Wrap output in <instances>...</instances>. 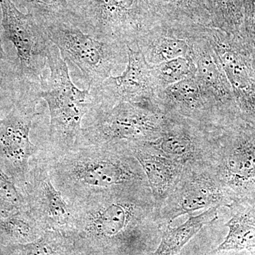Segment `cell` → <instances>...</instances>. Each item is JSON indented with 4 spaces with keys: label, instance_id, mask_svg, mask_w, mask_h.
Segmentation results:
<instances>
[{
    "label": "cell",
    "instance_id": "obj_24",
    "mask_svg": "<svg viewBox=\"0 0 255 255\" xmlns=\"http://www.w3.org/2000/svg\"><path fill=\"white\" fill-rule=\"evenodd\" d=\"M152 68L160 92L170 85L195 76L196 72L192 59L183 57L164 62Z\"/></svg>",
    "mask_w": 255,
    "mask_h": 255
},
{
    "label": "cell",
    "instance_id": "obj_6",
    "mask_svg": "<svg viewBox=\"0 0 255 255\" xmlns=\"http://www.w3.org/2000/svg\"><path fill=\"white\" fill-rule=\"evenodd\" d=\"M85 118L87 126L82 127L76 147L155 140L162 132L165 116L142 105L119 102L110 109L94 107Z\"/></svg>",
    "mask_w": 255,
    "mask_h": 255
},
{
    "label": "cell",
    "instance_id": "obj_11",
    "mask_svg": "<svg viewBox=\"0 0 255 255\" xmlns=\"http://www.w3.org/2000/svg\"><path fill=\"white\" fill-rule=\"evenodd\" d=\"M232 203L208 167L184 168L173 191L158 208L159 218L165 226L183 215L228 207Z\"/></svg>",
    "mask_w": 255,
    "mask_h": 255
},
{
    "label": "cell",
    "instance_id": "obj_9",
    "mask_svg": "<svg viewBox=\"0 0 255 255\" xmlns=\"http://www.w3.org/2000/svg\"><path fill=\"white\" fill-rule=\"evenodd\" d=\"M207 36L232 88L240 119L255 128V67L238 37L215 27Z\"/></svg>",
    "mask_w": 255,
    "mask_h": 255
},
{
    "label": "cell",
    "instance_id": "obj_29",
    "mask_svg": "<svg viewBox=\"0 0 255 255\" xmlns=\"http://www.w3.org/2000/svg\"><path fill=\"white\" fill-rule=\"evenodd\" d=\"M5 254H6V246H4L0 241V255H5Z\"/></svg>",
    "mask_w": 255,
    "mask_h": 255
},
{
    "label": "cell",
    "instance_id": "obj_14",
    "mask_svg": "<svg viewBox=\"0 0 255 255\" xmlns=\"http://www.w3.org/2000/svg\"><path fill=\"white\" fill-rule=\"evenodd\" d=\"M208 27L194 43L191 55L196 68L194 77L228 125L241 120L232 88L208 38Z\"/></svg>",
    "mask_w": 255,
    "mask_h": 255
},
{
    "label": "cell",
    "instance_id": "obj_2",
    "mask_svg": "<svg viewBox=\"0 0 255 255\" xmlns=\"http://www.w3.org/2000/svg\"><path fill=\"white\" fill-rule=\"evenodd\" d=\"M45 158L52 182L69 204L103 191L149 187L125 141L78 146L60 157Z\"/></svg>",
    "mask_w": 255,
    "mask_h": 255
},
{
    "label": "cell",
    "instance_id": "obj_10",
    "mask_svg": "<svg viewBox=\"0 0 255 255\" xmlns=\"http://www.w3.org/2000/svg\"><path fill=\"white\" fill-rule=\"evenodd\" d=\"M1 5L2 26L16 48L23 75L28 82L40 85L52 43L48 31L31 14L19 12L10 0H1Z\"/></svg>",
    "mask_w": 255,
    "mask_h": 255
},
{
    "label": "cell",
    "instance_id": "obj_21",
    "mask_svg": "<svg viewBox=\"0 0 255 255\" xmlns=\"http://www.w3.org/2000/svg\"><path fill=\"white\" fill-rule=\"evenodd\" d=\"M44 232L28 206L0 215V241L4 246L31 243L38 239Z\"/></svg>",
    "mask_w": 255,
    "mask_h": 255
},
{
    "label": "cell",
    "instance_id": "obj_25",
    "mask_svg": "<svg viewBox=\"0 0 255 255\" xmlns=\"http://www.w3.org/2000/svg\"><path fill=\"white\" fill-rule=\"evenodd\" d=\"M26 206L28 204L23 193L0 169V215Z\"/></svg>",
    "mask_w": 255,
    "mask_h": 255
},
{
    "label": "cell",
    "instance_id": "obj_18",
    "mask_svg": "<svg viewBox=\"0 0 255 255\" xmlns=\"http://www.w3.org/2000/svg\"><path fill=\"white\" fill-rule=\"evenodd\" d=\"M225 226L227 236L216 252L247 251L255 254V201L233 202Z\"/></svg>",
    "mask_w": 255,
    "mask_h": 255
},
{
    "label": "cell",
    "instance_id": "obj_3",
    "mask_svg": "<svg viewBox=\"0 0 255 255\" xmlns=\"http://www.w3.org/2000/svg\"><path fill=\"white\" fill-rule=\"evenodd\" d=\"M47 67L49 74L42 78L38 92L50 112L48 146L42 152L47 159H53L78 145L83 119L95 102L89 89L81 90L74 85L68 65L53 43L47 53Z\"/></svg>",
    "mask_w": 255,
    "mask_h": 255
},
{
    "label": "cell",
    "instance_id": "obj_23",
    "mask_svg": "<svg viewBox=\"0 0 255 255\" xmlns=\"http://www.w3.org/2000/svg\"><path fill=\"white\" fill-rule=\"evenodd\" d=\"M214 27L238 36L243 20V0H207Z\"/></svg>",
    "mask_w": 255,
    "mask_h": 255
},
{
    "label": "cell",
    "instance_id": "obj_22",
    "mask_svg": "<svg viewBox=\"0 0 255 255\" xmlns=\"http://www.w3.org/2000/svg\"><path fill=\"white\" fill-rule=\"evenodd\" d=\"M73 242L64 233L45 231L36 241L6 247L5 255H71Z\"/></svg>",
    "mask_w": 255,
    "mask_h": 255
},
{
    "label": "cell",
    "instance_id": "obj_13",
    "mask_svg": "<svg viewBox=\"0 0 255 255\" xmlns=\"http://www.w3.org/2000/svg\"><path fill=\"white\" fill-rule=\"evenodd\" d=\"M41 151L30 162L25 197L28 209L43 231L65 234L73 222L72 206L52 182L46 159Z\"/></svg>",
    "mask_w": 255,
    "mask_h": 255
},
{
    "label": "cell",
    "instance_id": "obj_26",
    "mask_svg": "<svg viewBox=\"0 0 255 255\" xmlns=\"http://www.w3.org/2000/svg\"><path fill=\"white\" fill-rule=\"evenodd\" d=\"M255 67V0H243V20L237 36Z\"/></svg>",
    "mask_w": 255,
    "mask_h": 255
},
{
    "label": "cell",
    "instance_id": "obj_12",
    "mask_svg": "<svg viewBox=\"0 0 255 255\" xmlns=\"http://www.w3.org/2000/svg\"><path fill=\"white\" fill-rule=\"evenodd\" d=\"M164 116L160 135L155 140L145 142L161 155L182 164L184 168L207 167L213 131L179 116Z\"/></svg>",
    "mask_w": 255,
    "mask_h": 255
},
{
    "label": "cell",
    "instance_id": "obj_28",
    "mask_svg": "<svg viewBox=\"0 0 255 255\" xmlns=\"http://www.w3.org/2000/svg\"><path fill=\"white\" fill-rule=\"evenodd\" d=\"M7 57L5 54L4 49L2 48V43H1V37H0V60H6Z\"/></svg>",
    "mask_w": 255,
    "mask_h": 255
},
{
    "label": "cell",
    "instance_id": "obj_19",
    "mask_svg": "<svg viewBox=\"0 0 255 255\" xmlns=\"http://www.w3.org/2000/svg\"><path fill=\"white\" fill-rule=\"evenodd\" d=\"M159 21L214 27L207 0H147Z\"/></svg>",
    "mask_w": 255,
    "mask_h": 255
},
{
    "label": "cell",
    "instance_id": "obj_15",
    "mask_svg": "<svg viewBox=\"0 0 255 255\" xmlns=\"http://www.w3.org/2000/svg\"><path fill=\"white\" fill-rule=\"evenodd\" d=\"M157 103L164 114L189 119L210 131L227 125L195 77L166 87L159 92Z\"/></svg>",
    "mask_w": 255,
    "mask_h": 255
},
{
    "label": "cell",
    "instance_id": "obj_1",
    "mask_svg": "<svg viewBox=\"0 0 255 255\" xmlns=\"http://www.w3.org/2000/svg\"><path fill=\"white\" fill-rule=\"evenodd\" d=\"M66 233L86 255H151L164 226L150 187L103 191L70 204Z\"/></svg>",
    "mask_w": 255,
    "mask_h": 255
},
{
    "label": "cell",
    "instance_id": "obj_4",
    "mask_svg": "<svg viewBox=\"0 0 255 255\" xmlns=\"http://www.w3.org/2000/svg\"><path fill=\"white\" fill-rule=\"evenodd\" d=\"M52 43L74 76L87 89L100 86L128 62L127 46L117 40L95 38L73 23H50L45 26Z\"/></svg>",
    "mask_w": 255,
    "mask_h": 255
},
{
    "label": "cell",
    "instance_id": "obj_5",
    "mask_svg": "<svg viewBox=\"0 0 255 255\" xmlns=\"http://www.w3.org/2000/svg\"><path fill=\"white\" fill-rule=\"evenodd\" d=\"M208 168L232 202L255 201V128L242 121L212 132Z\"/></svg>",
    "mask_w": 255,
    "mask_h": 255
},
{
    "label": "cell",
    "instance_id": "obj_27",
    "mask_svg": "<svg viewBox=\"0 0 255 255\" xmlns=\"http://www.w3.org/2000/svg\"><path fill=\"white\" fill-rule=\"evenodd\" d=\"M215 255H255V254L247 251H215Z\"/></svg>",
    "mask_w": 255,
    "mask_h": 255
},
{
    "label": "cell",
    "instance_id": "obj_17",
    "mask_svg": "<svg viewBox=\"0 0 255 255\" xmlns=\"http://www.w3.org/2000/svg\"><path fill=\"white\" fill-rule=\"evenodd\" d=\"M126 142L145 172L152 197L158 209L177 185L184 167L161 155L145 141Z\"/></svg>",
    "mask_w": 255,
    "mask_h": 255
},
{
    "label": "cell",
    "instance_id": "obj_8",
    "mask_svg": "<svg viewBox=\"0 0 255 255\" xmlns=\"http://www.w3.org/2000/svg\"><path fill=\"white\" fill-rule=\"evenodd\" d=\"M127 64L122 75L111 76L90 90L95 107L110 109L119 102H129L162 112L157 103L160 90L152 65L138 48L127 46Z\"/></svg>",
    "mask_w": 255,
    "mask_h": 255
},
{
    "label": "cell",
    "instance_id": "obj_20",
    "mask_svg": "<svg viewBox=\"0 0 255 255\" xmlns=\"http://www.w3.org/2000/svg\"><path fill=\"white\" fill-rule=\"evenodd\" d=\"M221 209L211 208L198 216L191 215L178 227L172 228L171 224L164 226L158 246L151 255H177L204 226L219 216Z\"/></svg>",
    "mask_w": 255,
    "mask_h": 255
},
{
    "label": "cell",
    "instance_id": "obj_7",
    "mask_svg": "<svg viewBox=\"0 0 255 255\" xmlns=\"http://www.w3.org/2000/svg\"><path fill=\"white\" fill-rule=\"evenodd\" d=\"M38 85L31 87L26 97L19 99L0 120V169L24 196L30 162L41 150L30 140L33 119L40 115L36 112L37 104L41 100Z\"/></svg>",
    "mask_w": 255,
    "mask_h": 255
},
{
    "label": "cell",
    "instance_id": "obj_16",
    "mask_svg": "<svg viewBox=\"0 0 255 255\" xmlns=\"http://www.w3.org/2000/svg\"><path fill=\"white\" fill-rule=\"evenodd\" d=\"M205 27L159 21L142 35L135 48L152 66L180 57L191 58L194 43Z\"/></svg>",
    "mask_w": 255,
    "mask_h": 255
}]
</instances>
